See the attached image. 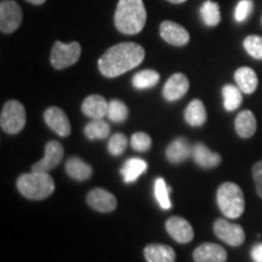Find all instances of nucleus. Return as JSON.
Segmentation results:
<instances>
[{
  "label": "nucleus",
  "instance_id": "1",
  "mask_svg": "<svg viewBox=\"0 0 262 262\" xmlns=\"http://www.w3.org/2000/svg\"><path fill=\"white\" fill-rule=\"evenodd\" d=\"M145 49L136 42H120L104 52L98 60V70L104 77L116 78L140 66Z\"/></svg>",
  "mask_w": 262,
  "mask_h": 262
},
{
  "label": "nucleus",
  "instance_id": "2",
  "mask_svg": "<svg viewBox=\"0 0 262 262\" xmlns=\"http://www.w3.org/2000/svg\"><path fill=\"white\" fill-rule=\"evenodd\" d=\"M147 11L143 0H119L114 14V25L123 34L134 35L146 25Z\"/></svg>",
  "mask_w": 262,
  "mask_h": 262
},
{
  "label": "nucleus",
  "instance_id": "3",
  "mask_svg": "<svg viewBox=\"0 0 262 262\" xmlns=\"http://www.w3.org/2000/svg\"><path fill=\"white\" fill-rule=\"evenodd\" d=\"M17 189L22 195L32 201H41L55 191L54 179L48 172L32 171L17 179Z\"/></svg>",
  "mask_w": 262,
  "mask_h": 262
},
{
  "label": "nucleus",
  "instance_id": "4",
  "mask_svg": "<svg viewBox=\"0 0 262 262\" xmlns=\"http://www.w3.org/2000/svg\"><path fill=\"white\" fill-rule=\"evenodd\" d=\"M217 204L222 214L228 219L241 217L245 209L243 191L233 182H225L217 189Z\"/></svg>",
  "mask_w": 262,
  "mask_h": 262
},
{
  "label": "nucleus",
  "instance_id": "5",
  "mask_svg": "<svg viewBox=\"0 0 262 262\" xmlns=\"http://www.w3.org/2000/svg\"><path fill=\"white\" fill-rule=\"evenodd\" d=\"M0 125L5 133L18 134L26 125V110L24 104L16 100H10L4 104L0 116Z\"/></svg>",
  "mask_w": 262,
  "mask_h": 262
},
{
  "label": "nucleus",
  "instance_id": "6",
  "mask_svg": "<svg viewBox=\"0 0 262 262\" xmlns=\"http://www.w3.org/2000/svg\"><path fill=\"white\" fill-rule=\"evenodd\" d=\"M81 55V47L78 41L71 44H64L62 41H56L52 47L50 61L55 70H64L71 67L79 61Z\"/></svg>",
  "mask_w": 262,
  "mask_h": 262
},
{
  "label": "nucleus",
  "instance_id": "7",
  "mask_svg": "<svg viewBox=\"0 0 262 262\" xmlns=\"http://www.w3.org/2000/svg\"><path fill=\"white\" fill-rule=\"evenodd\" d=\"M24 12L21 6L14 0H2L0 3V31L3 33L15 32L22 24Z\"/></svg>",
  "mask_w": 262,
  "mask_h": 262
},
{
  "label": "nucleus",
  "instance_id": "8",
  "mask_svg": "<svg viewBox=\"0 0 262 262\" xmlns=\"http://www.w3.org/2000/svg\"><path fill=\"white\" fill-rule=\"evenodd\" d=\"M216 237L231 247H239L244 243L245 232L241 225L231 224L226 219H219L214 224Z\"/></svg>",
  "mask_w": 262,
  "mask_h": 262
},
{
  "label": "nucleus",
  "instance_id": "9",
  "mask_svg": "<svg viewBox=\"0 0 262 262\" xmlns=\"http://www.w3.org/2000/svg\"><path fill=\"white\" fill-rule=\"evenodd\" d=\"M63 155L64 150L61 143L57 142V141H50L45 147V157L41 160H39L38 163L33 164L32 171L49 172L61 163Z\"/></svg>",
  "mask_w": 262,
  "mask_h": 262
},
{
  "label": "nucleus",
  "instance_id": "10",
  "mask_svg": "<svg viewBox=\"0 0 262 262\" xmlns=\"http://www.w3.org/2000/svg\"><path fill=\"white\" fill-rule=\"evenodd\" d=\"M160 37L173 47H185L189 41V33L172 21H163L159 27Z\"/></svg>",
  "mask_w": 262,
  "mask_h": 262
},
{
  "label": "nucleus",
  "instance_id": "11",
  "mask_svg": "<svg viewBox=\"0 0 262 262\" xmlns=\"http://www.w3.org/2000/svg\"><path fill=\"white\" fill-rule=\"evenodd\" d=\"M166 231L176 242L181 244H187L194 238V231L191 224L181 216L170 217L166 221Z\"/></svg>",
  "mask_w": 262,
  "mask_h": 262
},
{
  "label": "nucleus",
  "instance_id": "12",
  "mask_svg": "<svg viewBox=\"0 0 262 262\" xmlns=\"http://www.w3.org/2000/svg\"><path fill=\"white\" fill-rule=\"evenodd\" d=\"M189 89V80L185 74L175 73L169 78L163 88V96L169 102L182 98Z\"/></svg>",
  "mask_w": 262,
  "mask_h": 262
},
{
  "label": "nucleus",
  "instance_id": "13",
  "mask_svg": "<svg viewBox=\"0 0 262 262\" xmlns=\"http://www.w3.org/2000/svg\"><path fill=\"white\" fill-rule=\"evenodd\" d=\"M44 120L47 125L57 135L66 137L71 134L70 120L61 108L49 107L44 113Z\"/></svg>",
  "mask_w": 262,
  "mask_h": 262
},
{
  "label": "nucleus",
  "instance_id": "14",
  "mask_svg": "<svg viewBox=\"0 0 262 262\" xmlns=\"http://www.w3.org/2000/svg\"><path fill=\"white\" fill-rule=\"evenodd\" d=\"M88 204L100 212H111L117 208V199L106 189L95 188L86 196Z\"/></svg>",
  "mask_w": 262,
  "mask_h": 262
},
{
  "label": "nucleus",
  "instance_id": "15",
  "mask_svg": "<svg viewBox=\"0 0 262 262\" xmlns=\"http://www.w3.org/2000/svg\"><path fill=\"white\" fill-rule=\"evenodd\" d=\"M193 260L195 262H226L227 251L219 244L204 243L195 249Z\"/></svg>",
  "mask_w": 262,
  "mask_h": 262
},
{
  "label": "nucleus",
  "instance_id": "16",
  "mask_svg": "<svg viewBox=\"0 0 262 262\" xmlns=\"http://www.w3.org/2000/svg\"><path fill=\"white\" fill-rule=\"evenodd\" d=\"M192 158L196 165L204 169L216 168L221 163V156L212 152L203 143H195L192 147Z\"/></svg>",
  "mask_w": 262,
  "mask_h": 262
},
{
  "label": "nucleus",
  "instance_id": "17",
  "mask_svg": "<svg viewBox=\"0 0 262 262\" xmlns=\"http://www.w3.org/2000/svg\"><path fill=\"white\" fill-rule=\"evenodd\" d=\"M81 111L91 119H103L108 112V102L100 95H90L81 104Z\"/></svg>",
  "mask_w": 262,
  "mask_h": 262
},
{
  "label": "nucleus",
  "instance_id": "18",
  "mask_svg": "<svg viewBox=\"0 0 262 262\" xmlns=\"http://www.w3.org/2000/svg\"><path fill=\"white\" fill-rule=\"evenodd\" d=\"M192 157V147L185 137L173 140L166 148V158L170 163L180 164Z\"/></svg>",
  "mask_w": 262,
  "mask_h": 262
},
{
  "label": "nucleus",
  "instance_id": "19",
  "mask_svg": "<svg viewBox=\"0 0 262 262\" xmlns=\"http://www.w3.org/2000/svg\"><path fill=\"white\" fill-rule=\"evenodd\" d=\"M147 262H175L176 254L172 248L164 244H149L145 248Z\"/></svg>",
  "mask_w": 262,
  "mask_h": 262
},
{
  "label": "nucleus",
  "instance_id": "20",
  "mask_svg": "<svg viewBox=\"0 0 262 262\" xmlns=\"http://www.w3.org/2000/svg\"><path fill=\"white\" fill-rule=\"evenodd\" d=\"M234 80L237 86L244 94H253L258 85L257 75L250 67H241L235 71Z\"/></svg>",
  "mask_w": 262,
  "mask_h": 262
},
{
  "label": "nucleus",
  "instance_id": "21",
  "mask_svg": "<svg viewBox=\"0 0 262 262\" xmlns=\"http://www.w3.org/2000/svg\"><path fill=\"white\" fill-rule=\"evenodd\" d=\"M235 131L243 139H249L256 131V118L251 111H242L235 118Z\"/></svg>",
  "mask_w": 262,
  "mask_h": 262
},
{
  "label": "nucleus",
  "instance_id": "22",
  "mask_svg": "<svg viewBox=\"0 0 262 262\" xmlns=\"http://www.w3.org/2000/svg\"><path fill=\"white\" fill-rule=\"evenodd\" d=\"M66 171L77 181H85L93 175V168L78 157H72L66 163Z\"/></svg>",
  "mask_w": 262,
  "mask_h": 262
},
{
  "label": "nucleus",
  "instance_id": "23",
  "mask_svg": "<svg viewBox=\"0 0 262 262\" xmlns=\"http://www.w3.org/2000/svg\"><path fill=\"white\" fill-rule=\"evenodd\" d=\"M147 170V163L141 158H130L124 163L120 173L123 175L124 182H135L137 179Z\"/></svg>",
  "mask_w": 262,
  "mask_h": 262
},
{
  "label": "nucleus",
  "instance_id": "24",
  "mask_svg": "<svg viewBox=\"0 0 262 262\" xmlns=\"http://www.w3.org/2000/svg\"><path fill=\"white\" fill-rule=\"evenodd\" d=\"M185 120L193 127L204 125L206 122V111L204 103L201 100L195 98L192 102H189L185 111Z\"/></svg>",
  "mask_w": 262,
  "mask_h": 262
},
{
  "label": "nucleus",
  "instance_id": "25",
  "mask_svg": "<svg viewBox=\"0 0 262 262\" xmlns=\"http://www.w3.org/2000/svg\"><path fill=\"white\" fill-rule=\"evenodd\" d=\"M222 97H224V107L228 112H233L241 107L243 102L242 90L238 86L227 84L222 88Z\"/></svg>",
  "mask_w": 262,
  "mask_h": 262
},
{
  "label": "nucleus",
  "instance_id": "26",
  "mask_svg": "<svg viewBox=\"0 0 262 262\" xmlns=\"http://www.w3.org/2000/svg\"><path fill=\"white\" fill-rule=\"evenodd\" d=\"M201 17L209 27H216L221 22L220 6L212 0H205L201 8Z\"/></svg>",
  "mask_w": 262,
  "mask_h": 262
},
{
  "label": "nucleus",
  "instance_id": "27",
  "mask_svg": "<svg viewBox=\"0 0 262 262\" xmlns=\"http://www.w3.org/2000/svg\"><path fill=\"white\" fill-rule=\"evenodd\" d=\"M84 134L89 140L107 139L111 134L110 124L103 119H93L90 123L86 124Z\"/></svg>",
  "mask_w": 262,
  "mask_h": 262
},
{
  "label": "nucleus",
  "instance_id": "28",
  "mask_svg": "<svg viewBox=\"0 0 262 262\" xmlns=\"http://www.w3.org/2000/svg\"><path fill=\"white\" fill-rule=\"evenodd\" d=\"M160 79V75L155 70H145L136 73L133 78L134 88L139 90L150 89V88L156 86Z\"/></svg>",
  "mask_w": 262,
  "mask_h": 262
},
{
  "label": "nucleus",
  "instance_id": "29",
  "mask_svg": "<svg viewBox=\"0 0 262 262\" xmlns=\"http://www.w3.org/2000/svg\"><path fill=\"white\" fill-rule=\"evenodd\" d=\"M127 116H129V110L126 104L119 100H112L108 102V119L112 120L113 123H123L125 122Z\"/></svg>",
  "mask_w": 262,
  "mask_h": 262
},
{
  "label": "nucleus",
  "instance_id": "30",
  "mask_svg": "<svg viewBox=\"0 0 262 262\" xmlns=\"http://www.w3.org/2000/svg\"><path fill=\"white\" fill-rule=\"evenodd\" d=\"M170 192H171V187L166 186L164 179L158 178L155 181V195L157 202L160 205V208H163L164 210H168L171 208V201H170Z\"/></svg>",
  "mask_w": 262,
  "mask_h": 262
},
{
  "label": "nucleus",
  "instance_id": "31",
  "mask_svg": "<svg viewBox=\"0 0 262 262\" xmlns=\"http://www.w3.org/2000/svg\"><path fill=\"white\" fill-rule=\"evenodd\" d=\"M244 49L251 57L262 60V37L260 35H249L244 39Z\"/></svg>",
  "mask_w": 262,
  "mask_h": 262
},
{
  "label": "nucleus",
  "instance_id": "32",
  "mask_svg": "<svg viewBox=\"0 0 262 262\" xmlns=\"http://www.w3.org/2000/svg\"><path fill=\"white\" fill-rule=\"evenodd\" d=\"M127 147V139L124 134L117 133L108 141V150L114 157L122 156Z\"/></svg>",
  "mask_w": 262,
  "mask_h": 262
},
{
  "label": "nucleus",
  "instance_id": "33",
  "mask_svg": "<svg viewBox=\"0 0 262 262\" xmlns=\"http://www.w3.org/2000/svg\"><path fill=\"white\" fill-rule=\"evenodd\" d=\"M130 143L136 152H147L152 146V139L146 133H135L131 136Z\"/></svg>",
  "mask_w": 262,
  "mask_h": 262
},
{
  "label": "nucleus",
  "instance_id": "34",
  "mask_svg": "<svg viewBox=\"0 0 262 262\" xmlns=\"http://www.w3.org/2000/svg\"><path fill=\"white\" fill-rule=\"evenodd\" d=\"M254 9L253 0H241L238 3L237 8L234 11V17L237 22H244L249 16H250L251 11Z\"/></svg>",
  "mask_w": 262,
  "mask_h": 262
},
{
  "label": "nucleus",
  "instance_id": "35",
  "mask_svg": "<svg viewBox=\"0 0 262 262\" xmlns=\"http://www.w3.org/2000/svg\"><path fill=\"white\" fill-rule=\"evenodd\" d=\"M253 178L256 185V192L258 196L262 198V160L257 162L253 168Z\"/></svg>",
  "mask_w": 262,
  "mask_h": 262
},
{
  "label": "nucleus",
  "instance_id": "36",
  "mask_svg": "<svg viewBox=\"0 0 262 262\" xmlns=\"http://www.w3.org/2000/svg\"><path fill=\"white\" fill-rule=\"evenodd\" d=\"M251 258L254 262H262V243L255 244L250 251Z\"/></svg>",
  "mask_w": 262,
  "mask_h": 262
},
{
  "label": "nucleus",
  "instance_id": "37",
  "mask_svg": "<svg viewBox=\"0 0 262 262\" xmlns=\"http://www.w3.org/2000/svg\"><path fill=\"white\" fill-rule=\"evenodd\" d=\"M26 2L31 3V4H33V5H41V4H44L47 0H26Z\"/></svg>",
  "mask_w": 262,
  "mask_h": 262
},
{
  "label": "nucleus",
  "instance_id": "38",
  "mask_svg": "<svg viewBox=\"0 0 262 262\" xmlns=\"http://www.w3.org/2000/svg\"><path fill=\"white\" fill-rule=\"evenodd\" d=\"M166 2L171 3V4H182V3L187 2V0H166Z\"/></svg>",
  "mask_w": 262,
  "mask_h": 262
},
{
  "label": "nucleus",
  "instance_id": "39",
  "mask_svg": "<svg viewBox=\"0 0 262 262\" xmlns=\"http://www.w3.org/2000/svg\"><path fill=\"white\" fill-rule=\"evenodd\" d=\"M261 24H262V18H261Z\"/></svg>",
  "mask_w": 262,
  "mask_h": 262
}]
</instances>
